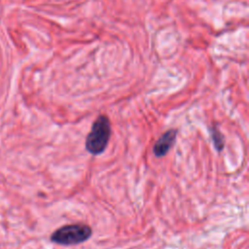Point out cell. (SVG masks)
Instances as JSON below:
<instances>
[{"mask_svg":"<svg viewBox=\"0 0 249 249\" xmlns=\"http://www.w3.org/2000/svg\"><path fill=\"white\" fill-rule=\"evenodd\" d=\"M210 133H211V138H212V141H213V144H214L216 150L222 151L225 146V138H224L223 134L216 127H212L210 129Z\"/></svg>","mask_w":249,"mask_h":249,"instance_id":"cell-4","label":"cell"},{"mask_svg":"<svg viewBox=\"0 0 249 249\" xmlns=\"http://www.w3.org/2000/svg\"><path fill=\"white\" fill-rule=\"evenodd\" d=\"M111 135V123L108 117L100 115L93 122L86 139L87 151L94 156L100 155L106 149Z\"/></svg>","mask_w":249,"mask_h":249,"instance_id":"cell-1","label":"cell"},{"mask_svg":"<svg viewBox=\"0 0 249 249\" xmlns=\"http://www.w3.org/2000/svg\"><path fill=\"white\" fill-rule=\"evenodd\" d=\"M177 135V129L170 128L167 131H165L154 144L153 147V153L156 157L161 158L165 156L171 147L173 146Z\"/></svg>","mask_w":249,"mask_h":249,"instance_id":"cell-3","label":"cell"},{"mask_svg":"<svg viewBox=\"0 0 249 249\" xmlns=\"http://www.w3.org/2000/svg\"><path fill=\"white\" fill-rule=\"evenodd\" d=\"M92 234L91 228L86 224L66 225L51 235V240L60 245H77L88 240Z\"/></svg>","mask_w":249,"mask_h":249,"instance_id":"cell-2","label":"cell"}]
</instances>
